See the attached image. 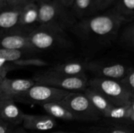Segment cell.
<instances>
[{
	"label": "cell",
	"mask_w": 134,
	"mask_h": 133,
	"mask_svg": "<svg viewBox=\"0 0 134 133\" xmlns=\"http://www.w3.org/2000/svg\"><path fill=\"white\" fill-rule=\"evenodd\" d=\"M71 91L35 83L22 93L15 96L14 102L26 104L43 106L52 102H59Z\"/></svg>",
	"instance_id": "52a82bcc"
},
{
	"label": "cell",
	"mask_w": 134,
	"mask_h": 133,
	"mask_svg": "<svg viewBox=\"0 0 134 133\" xmlns=\"http://www.w3.org/2000/svg\"><path fill=\"white\" fill-rule=\"evenodd\" d=\"M22 126L27 130L44 131L52 129L57 125L56 120L49 115L24 113Z\"/></svg>",
	"instance_id": "4fadbf2b"
},
{
	"label": "cell",
	"mask_w": 134,
	"mask_h": 133,
	"mask_svg": "<svg viewBox=\"0 0 134 133\" xmlns=\"http://www.w3.org/2000/svg\"><path fill=\"white\" fill-rule=\"evenodd\" d=\"M51 133H78L75 132H64V131H58V132H54Z\"/></svg>",
	"instance_id": "4dcf8cb0"
},
{
	"label": "cell",
	"mask_w": 134,
	"mask_h": 133,
	"mask_svg": "<svg viewBox=\"0 0 134 133\" xmlns=\"http://www.w3.org/2000/svg\"><path fill=\"white\" fill-rule=\"evenodd\" d=\"M58 1L61 3L63 5L66 7L69 8L71 6L73 0H58Z\"/></svg>",
	"instance_id": "83f0119b"
},
{
	"label": "cell",
	"mask_w": 134,
	"mask_h": 133,
	"mask_svg": "<svg viewBox=\"0 0 134 133\" xmlns=\"http://www.w3.org/2000/svg\"><path fill=\"white\" fill-rule=\"evenodd\" d=\"M82 92L89 99L96 109L101 113L102 117L113 106V105L111 104L103 95L89 86H88Z\"/></svg>",
	"instance_id": "ac0fdd59"
},
{
	"label": "cell",
	"mask_w": 134,
	"mask_h": 133,
	"mask_svg": "<svg viewBox=\"0 0 134 133\" xmlns=\"http://www.w3.org/2000/svg\"><path fill=\"white\" fill-rule=\"evenodd\" d=\"M116 122L133 126L134 123V100L121 106H113L103 116Z\"/></svg>",
	"instance_id": "9a60e30c"
},
{
	"label": "cell",
	"mask_w": 134,
	"mask_h": 133,
	"mask_svg": "<svg viewBox=\"0 0 134 133\" xmlns=\"http://www.w3.org/2000/svg\"><path fill=\"white\" fill-rule=\"evenodd\" d=\"M10 133H27L22 129H13Z\"/></svg>",
	"instance_id": "f546056e"
},
{
	"label": "cell",
	"mask_w": 134,
	"mask_h": 133,
	"mask_svg": "<svg viewBox=\"0 0 134 133\" xmlns=\"http://www.w3.org/2000/svg\"><path fill=\"white\" fill-rule=\"evenodd\" d=\"M37 5L38 23L40 26L66 31L67 29H71L77 22L71 10L58 0H42L38 1Z\"/></svg>",
	"instance_id": "7a4b0ae2"
},
{
	"label": "cell",
	"mask_w": 134,
	"mask_h": 133,
	"mask_svg": "<svg viewBox=\"0 0 134 133\" xmlns=\"http://www.w3.org/2000/svg\"><path fill=\"white\" fill-rule=\"evenodd\" d=\"M6 0H0V10L7 8Z\"/></svg>",
	"instance_id": "f1b7e54d"
},
{
	"label": "cell",
	"mask_w": 134,
	"mask_h": 133,
	"mask_svg": "<svg viewBox=\"0 0 134 133\" xmlns=\"http://www.w3.org/2000/svg\"><path fill=\"white\" fill-rule=\"evenodd\" d=\"M23 7H7L0 10V34L19 33L18 23Z\"/></svg>",
	"instance_id": "8fae6325"
},
{
	"label": "cell",
	"mask_w": 134,
	"mask_h": 133,
	"mask_svg": "<svg viewBox=\"0 0 134 133\" xmlns=\"http://www.w3.org/2000/svg\"><path fill=\"white\" fill-rule=\"evenodd\" d=\"M120 43L128 49H133L134 46V25L132 22L126 26L120 37Z\"/></svg>",
	"instance_id": "7402d4cb"
},
{
	"label": "cell",
	"mask_w": 134,
	"mask_h": 133,
	"mask_svg": "<svg viewBox=\"0 0 134 133\" xmlns=\"http://www.w3.org/2000/svg\"><path fill=\"white\" fill-rule=\"evenodd\" d=\"M124 22L112 9L104 14L89 16L79 20L71 30L86 43L104 45L115 39Z\"/></svg>",
	"instance_id": "6da1fadb"
},
{
	"label": "cell",
	"mask_w": 134,
	"mask_h": 133,
	"mask_svg": "<svg viewBox=\"0 0 134 133\" xmlns=\"http://www.w3.org/2000/svg\"><path fill=\"white\" fill-rule=\"evenodd\" d=\"M116 0H94L93 13L108 9Z\"/></svg>",
	"instance_id": "d4e9b609"
},
{
	"label": "cell",
	"mask_w": 134,
	"mask_h": 133,
	"mask_svg": "<svg viewBox=\"0 0 134 133\" xmlns=\"http://www.w3.org/2000/svg\"><path fill=\"white\" fill-rule=\"evenodd\" d=\"M38 84L46 85L68 91L82 92L88 86L85 76H68L46 70L35 74L31 78Z\"/></svg>",
	"instance_id": "5b68a950"
},
{
	"label": "cell",
	"mask_w": 134,
	"mask_h": 133,
	"mask_svg": "<svg viewBox=\"0 0 134 133\" xmlns=\"http://www.w3.org/2000/svg\"><path fill=\"white\" fill-rule=\"evenodd\" d=\"M15 127L0 119V133H10Z\"/></svg>",
	"instance_id": "4316f807"
},
{
	"label": "cell",
	"mask_w": 134,
	"mask_h": 133,
	"mask_svg": "<svg viewBox=\"0 0 134 133\" xmlns=\"http://www.w3.org/2000/svg\"><path fill=\"white\" fill-rule=\"evenodd\" d=\"M94 0H73L71 10L77 20H81L94 14Z\"/></svg>",
	"instance_id": "ffe728a7"
},
{
	"label": "cell",
	"mask_w": 134,
	"mask_h": 133,
	"mask_svg": "<svg viewBox=\"0 0 134 133\" xmlns=\"http://www.w3.org/2000/svg\"><path fill=\"white\" fill-rule=\"evenodd\" d=\"M125 22H131L134 17V0H117L113 9Z\"/></svg>",
	"instance_id": "44dd1931"
},
{
	"label": "cell",
	"mask_w": 134,
	"mask_h": 133,
	"mask_svg": "<svg viewBox=\"0 0 134 133\" xmlns=\"http://www.w3.org/2000/svg\"><path fill=\"white\" fill-rule=\"evenodd\" d=\"M31 0H6L7 7H17L24 6Z\"/></svg>",
	"instance_id": "484cf974"
},
{
	"label": "cell",
	"mask_w": 134,
	"mask_h": 133,
	"mask_svg": "<svg viewBox=\"0 0 134 133\" xmlns=\"http://www.w3.org/2000/svg\"><path fill=\"white\" fill-rule=\"evenodd\" d=\"M35 83L32 79H9L6 77L0 82V100H13Z\"/></svg>",
	"instance_id": "9c48e42d"
},
{
	"label": "cell",
	"mask_w": 134,
	"mask_h": 133,
	"mask_svg": "<svg viewBox=\"0 0 134 133\" xmlns=\"http://www.w3.org/2000/svg\"><path fill=\"white\" fill-rule=\"evenodd\" d=\"M12 99L0 100V119L13 126L21 125L24 112Z\"/></svg>",
	"instance_id": "5bb4252c"
},
{
	"label": "cell",
	"mask_w": 134,
	"mask_h": 133,
	"mask_svg": "<svg viewBox=\"0 0 134 133\" xmlns=\"http://www.w3.org/2000/svg\"><path fill=\"white\" fill-rule=\"evenodd\" d=\"M16 69H20V68L12 63L0 59V82L6 78L8 72Z\"/></svg>",
	"instance_id": "cb8c5ba5"
},
{
	"label": "cell",
	"mask_w": 134,
	"mask_h": 133,
	"mask_svg": "<svg viewBox=\"0 0 134 133\" xmlns=\"http://www.w3.org/2000/svg\"><path fill=\"white\" fill-rule=\"evenodd\" d=\"M59 102L71 113L77 121L96 122L102 118L83 92L71 91Z\"/></svg>",
	"instance_id": "277c9868"
},
{
	"label": "cell",
	"mask_w": 134,
	"mask_h": 133,
	"mask_svg": "<svg viewBox=\"0 0 134 133\" xmlns=\"http://www.w3.org/2000/svg\"><path fill=\"white\" fill-rule=\"evenodd\" d=\"M48 115L54 118L68 121H76L74 116L59 102H52L41 106Z\"/></svg>",
	"instance_id": "d6986e66"
},
{
	"label": "cell",
	"mask_w": 134,
	"mask_h": 133,
	"mask_svg": "<svg viewBox=\"0 0 134 133\" xmlns=\"http://www.w3.org/2000/svg\"><path fill=\"white\" fill-rule=\"evenodd\" d=\"M0 49H14L35 53L30 46L27 35L20 33L0 34Z\"/></svg>",
	"instance_id": "7c38bea8"
},
{
	"label": "cell",
	"mask_w": 134,
	"mask_h": 133,
	"mask_svg": "<svg viewBox=\"0 0 134 133\" xmlns=\"http://www.w3.org/2000/svg\"><path fill=\"white\" fill-rule=\"evenodd\" d=\"M103 121L85 129L87 133H133L132 126L116 122L108 119L102 118Z\"/></svg>",
	"instance_id": "2e32d148"
},
{
	"label": "cell",
	"mask_w": 134,
	"mask_h": 133,
	"mask_svg": "<svg viewBox=\"0 0 134 133\" xmlns=\"http://www.w3.org/2000/svg\"><path fill=\"white\" fill-rule=\"evenodd\" d=\"M36 1H37V2H38V1H42V0H36Z\"/></svg>",
	"instance_id": "1f68e13d"
},
{
	"label": "cell",
	"mask_w": 134,
	"mask_h": 133,
	"mask_svg": "<svg viewBox=\"0 0 134 133\" xmlns=\"http://www.w3.org/2000/svg\"><path fill=\"white\" fill-rule=\"evenodd\" d=\"M118 81L128 92L134 95V70L132 66H130L124 76Z\"/></svg>",
	"instance_id": "603a6c76"
},
{
	"label": "cell",
	"mask_w": 134,
	"mask_h": 133,
	"mask_svg": "<svg viewBox=\"0 0 134 133\" xmlns=\"http://www.w3.org/2000/svg\"><path fill=\"white\" fill-rule=\"evenodd\" d=\"M128 66L122 63L107 60H96L87 61L86 70L94 77L119 80L128 71Z\"/></svg>",
	"instance_id": "ba28073f"
},
{
	"label": "cell",
	"mask_w": 134,
	"mask_h": 133,
	"mask_svg": "<svg viewBox=\"0 0 134 133\" xmlns=\"http://www.w3.org/2000/svg\"><path fill=\"white\" fill-rule=\"evenodd\" d=\"M30 46L35 52L71 46L66 31L46 26H39L27 35Z\"/></svg>",
	"instance_id": "3957f363"
},
{
	"label": "cell",
	"mask_w": 134,
	"mask_h": 133,
	"mask_svg": "<svg viewBox=\"0 0 134 133\" xmlns=\"http://www.w3.org/2000/svg\"><path fill=\"white\" fill-rule=\"evenodd\" d=\"M88 86L103 95L115 106H121L134 100V95L128 92L118 80L94 77L88 80Z\"/></svg>",
	"instance_id": "8992f818"
},
{
	"label": "cell",
	"mask_w": 134,
	"mask_h": 133,
	"mask_svg": "<svg viewBox=\"0 0 134 133\" xmlns=\"http://www.w3.org/2000/svg\"><path fill=\"white\" fill-rule=\"evenodd\" d=\"M86 64V61L69 60L59 63L47 70L68 76H85V72H87Z\"/></svg>",
	"instance_id": "e0dca14e"
},
{
	"label": "cell",
	"mask_w": 134,
	"mask_h": 133,
	"mask_svg": "<svg viewBox=\"0 0 134 133\" xmlns=\"http://www.w3.org/2000/svg\"><path fill=\"white\" fill-rule=\"evenodd\" d=\"M38 26V5L31 1L27 3L22 8L20 16L18 31L20 33L28 35V34Z\"/></svg>",
	"instance_id": "30bf717a"
}]
</instances>
